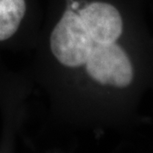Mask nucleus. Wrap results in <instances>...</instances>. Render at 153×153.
<instances>
[{
	"instance_id": "f257e3e1",
	"label": "nucleus",
	"mask_w": 153,
	"mask_h": 153,
	"mask_svg": "<svg viewBox=\"0 0 153 153\" xmlns=\"http://www.w3.org/2000/svg\"><path fill=\"white\" fill-rule=\"evenodd\" d=\"M123 20L106 0H61L49 27L47 48L51 65L66 82L90 95L125 88L134 70L120 44Z\"/></svg>"
},
{
	"instance_id": "f03ea898",
	"label": "nucleus",
	"mask_w": 153,
	"mask_h": 153,
	"mask_svg": "<svg viewBox=\"0 0 153 153\" xmlns=\"http://www.w3.org/2000/svg\"><path fill=\"white\" fill-rule=\"evenodd\" d=\"M28 10L29 0H0V42L18 32Z\"/></svg>"
}]
</instances>
